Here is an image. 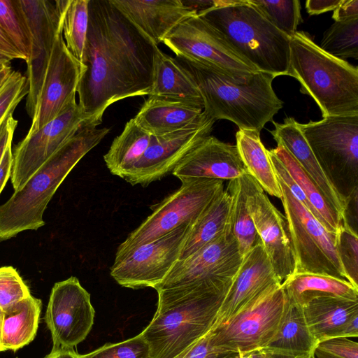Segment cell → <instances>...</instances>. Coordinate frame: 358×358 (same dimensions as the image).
Returning a JSON list of instances; mask_svg holds the SVG:
<instances>
[{
	"instance_id": "obj_1",
	"label": "cell",
	"mask_w": 358,
	"mask_h": 358,
	"mask_svg": "<svg viewBox=\"0 0 358 358\" xmlns=\"http://www.w3.org/2000/svg\"><path fill=\"white\" fill-rule=\"evenodd\" d=\"M157 45L110 2L90 0L89 25L77 93L87 122L99 126L108 107L149 95Z\"/></svg>"
},
{
	"instance_id": "obj_2",
	"label": "cell",
	"mask_w": 358,
	"mask_h": 358,
	"mask_svg": "<svg viewBox=\"0 0 358 358\" xmlns=\"http://www.w3.org/2000/svg\"><path fill=\"white\" fill-rule=\"evenodd\" d=\"M231 283L203 281L157 291V311L141 333L152 358H175L207 334Z\"/></svg>"
},
{
	"instance_id": "obj_3",
	"label": "cell",
	"mask_w": 358,
	"mask_h": 358,
	"mask_svg": "<svg viewBox=\"0 0 358 358\" xmlns=\"http://www.w3.org/2000/svg\"><path fill=\"white\" fill-rule=\"evenodd\" d=\"M110 129L85 122L10 198L0 206V241L45 224L43 213L52 196L78 162Z\"/></svg>"
},
{
	"instance_id": "obj_4",
	"label": "cell",
	"mask_w": 358,
	"mask_h": 358,
	"mask_svg": "<svg viewBox=\"0 0 358 358\" xmlns=\"http://www.w3.org/2000/svg\"><path fill=\"white\" fill-rule=\"evenodd\" d=\"M192 74L203 102L204 114L227 120L239 129L259 132L282 107L272 87L274 76L261 71L245 83H238L219 69L179 59Z\"/></svg>"
},
{
	"instance_id": "obj_5",
	"label": "cell",
	"mask_w": 358,
	"mask_h": 358,
	"mask_svg": "<svg viewBox=\"0 0 358 358\" xmlns=\"http://www.w3.org/2000/svg\"><path fill=\"white\" fill-rule=\"evenodd\" d=\"M287 76L312 97L322 117L358 115V69L317 45L305 31L290 38Z\"/></svg>"
},
{
	"instance_id": "obj_6",
	"label": "cell",
	"mask_w": 358,
	"mask_h": 358,
	"mask_svg": "<svg viewBox=\"0 0 358 358\" xmlns=\"http://www.w3.org/2000/svg\"><path fill=\"white\" fill-rule=\"evenodd\" d=\"M197 14L258 71L275 77L287 76L290 38L272 24L249 0H224L223 4Z\"/></svg>"
},
{
	"instance_id": "obj_7",
	"label": "cell",
	"mask_w": 358,
	"mask_h": 358,
	"mask_svg": "<svg viewBox=\"0 0 358 358\" xmlns=\"http://www.w3.org/2000/svg\"><path fill=\"white\" fill-rule=\"evenodd\" d=\"M297 125L328 180L345 203L358 190V115L326 117Z\"/></svg>"
},
{
	"instance_id": "obj_8",
	"label": "cell",
	"mask_w": 358,
	"mask_h": 358,
	"mask_svg": "<svg viewBox=\"0 0 358 358\" xmlns=\"http://www.w3.org/2000/svg\"><path fill=\"white\" fill-rule=\"evenodd\" d=\"M287 298L281 284L208 332L211 350L218 354H238L264 348L280 325Z\"/></svg>"
},
{
	"instance_id": "obj_9",
	"label": "cell",
	"mask_w": 358,
	"mask_h": 358,
	"mask_svg": "<svg viewBox=\"0 0 358 358\" xmlns=\"http://www.w3.org/2000/svg\"><path fill=\"white\" fill-rule=\"evenodd\" d=\"M180 187L152 207V213L118 247L115 256L151 242L174 229L192 224L224 190L223 180L187 178Z\"/></svg>"
},
{
	"instance_id": "obj_10",
	"label": "cell",
	"mask_w": 358,
	"mask_h": 358,
	"mask_svg": "<svg viewBox=\"0 0 358 358\" xmlns=\"http://www.w3.org/2000/svg\"><path fill=\"white\" fill-rule=\"evenodd\" d=\"M277 179L294 252V273L327 275L347 280L336 250V233L327 231Z\"/></svg>"
},
{
	"instance_id": "obj_11",
	"label": "cell",
	"mask_w": 358,
	"mask_h": 358,
	"mask_svg": "<svg viewBox=\"0 0 358 358\" xmlns=\"http://www.w3.org/2000/svg\"><path fill=\"white\" fill-rule=\"evenodd\" d=\"M163 43L178 59L219 69L238 83H248L258 71L238 55L220 33L197 13L180 23Z\"/></svg>"
},
{
	"instance_id": "obj_12",
	"label": "cell",
	"mask_w": 358,
	"mask_h": 358,
	"mask_svg": "<svg viewBox=\"0 0 358 358\" xmlns=\"http://www.w3.org/2000/svg\"><path fill=\"white\" fill-rule=\"evenodd\" d=\"M189 227H178L158 239L115 256L110 275L124 287L156 289L179 260Z\"/></svg>"
},
{
	"instance_id": "obj_13",
	"label": "cell",
	"mask_w": 358,
	"mask_h": 358,
	"mask_svg": "<svg viewBox=\"0 0 358 358\" xmlns=\"http://www.w3.org/2000/svg\"><path fill=\"white\" fill-rule=\"evenodd\" d=\"M71 0H18L31 38V52L27 62L28 94L26 110L32 119L37 99L57 34Z\"/></svg>"
},
{
	"instance_id": "obj_14",
	"label": "cell",
	"mask_w": 358,
	"mask_h": 358,
	"mask_svg": "<svg viewBox=\"0 0 358 358\" xmlns=\"http://www.w3.org/2000/svg\"><path fill=\"white\" fill-rule=\"evenodd\" d=\"M94 315L90 294L76 277L56 282L44 317L52 348H73L83 341L92 328Z\"/></svg>"
},
{
	"instance_id": "obj_15",
	"label": "cell",
	"mask_w": 358,
	"mask_h": 358,
	"mask_svg": "<svg viewBox=\"0 0 358 358\" xmlns=\"http://www.w3.org/2000/svg\"><path fill=\"white\" fill-rule=\"evenodd\" d=\"M87 122L76 100L37 131L27 134L14 149L10 179L15 191Z\"/></svg>"
},
{
	"instance_id": "obj_16",
	"label": "cell",
	"mask_w": 358,
	"mask_h": 358,
	"mask_svg": "<svg viewBox=\"0 0 358 358\" xmlns=\"http://www.w3.org/2000/svg\"><path fill=\"white\" fill-rule=\"evenodd\" d=\"M255 230L282 282L294 273L295 262L285 217L248 173L240 178Z\"/></svg>"
},
{
	"instance_id": "obj_17",
	"label": "cell",
	"mask_w": 358,
	"mask_h": 358,
	"mask_svg": "<svg viewBox=\"0 0 358 358\" xmlns=\"http://www.w3.org/2000/svg\"><path fill=\"white\" fill-rule=\"evenodd\" d=\"M242 259L230 227L194 253L178 260L155 290L203 281L231 282Z\"/></svg>"
},
{
	"instance_id": "obj_18",
	"label": "cell",
	"mask_w": 358,
	"mask_h": 358,
	"mask_svg": "<svg viewBox=\"0 0 358 358\" xmlns=\"http://www.w3.org/2000/svg\"><path fill=\"white\" fill-rule=\"evenodd\" d=\"M83 64L69 52L62 31L55 38L27 134L41 129L76 100Z\"/></svg>"
},
{
	"instance_id": "obj_19",
	"label": "cell",
	"mask_w": 358,
	"mask_h": 358,
	"mask_svg": "<svg viewBox=\"0 0 358 358\" xmlns=\"http://www.w3.org/2000/svg\"><path fill=\"white\" fill-rule=\"evenodd\" d=\"M215 122L208 117L180 130L151 135L145 153L124 180L132 185L146 187L166 177L192 149L210 135Z\"/></svg>"
},
{
	"instance_id": "obj_20",
	"label": "cell",
	"mask_w": 358,
	"mask_h": 358,
	"mask_svg": "<svg viewBox=\"0 0 358 358\" xmlns=\"http://www.w3.org/2000/svg\"><path fill=\"white\" fill-rule=\"evenodd\" d=\"M281 283L259 238L256 244L243 256L240 267L223 300L213 327L226 322L250 303Z\"/></svg>"
},
{
	"instance_id": "obj_21",
	"label": "cell",
	"mask_w": 358,
	"mask_h": 358,
	"mask_svg": "<svg viewBox=\"0 0 358 358\" xmlns=\"http://www.w3.org/2000/svg\"><path fill=\"white\" fill-rule=\"evenodd\" d=\"M236 145L209 135L180 161L172 172L180 180L187 178L231 180L247 173Z\"/></svg>"
},
{
	"instance_id": "obj_22",
	"label": "cell",
	"mask_w": 358,
	"mask_h": 358,
	"mask_svg": "<svg viewBox=\"0 0 358 358\" xmlns=\"http://www.w3.org/2000/svg\"><path fill=\"white\" fill-rule=\"evenodd\" d=\"M148 40L158 46L196 11L181 0H109Z\"/></svg>"
},
{
	"instance_id": "obj_23",
	"label": "cell",
	"mask_w": 358,
	"mask_h": 358,
	"mask_svg": "<svg viewBox=\"0 0 358 358\" xmlns=\"http://www.w3.org/2000/svg\"><path fill=\"white\" fill-rule=\"evenodd\" d=\"M208 118L203 108L185 101L149 96L133 118L150 135L166 134Z\"/></svg>"
},
{
	"instance_id": "obj_24",
	"label": "cell",
	"mask_w": 358,
	"mask_h": 358,
	"mask_svg": "<svg viewBox=\"0 0 358 358\" xmlns=\"http://www.w3.org/2000/svg\"><path fill=\"white\" fill-rule=\"evenodd\" d=\"M273 123L274 129L270 131V133L274 140L287 150L343 219L345 203L333 187L320 166L299 128L297 122L292 117H287L283 123L275 122Z\"/></svg>"
},
{
	"instance_id": "obj_25",
	"label": "cell",
	"mask_w": 358,
	"mask_h": 358,
	"mask_svg": "<svg viewBox=\"0 0 358 358\" xmlns=\"http://www.w3.org/2000/svg\"><path fill=\"white\" fill-rule=\"evenodd\" d=\"M148 96L179 100L203 109V102L197 84L180 62L155 48L152 85Z\"/></svg>"
},
{
	"instance_id": "obj_26",
	"label": "cell",
	"mask_w": 358,
	"mask_h": 358,
	"mask_svg": "<svg viewBox=\"0 0 358 358\" xmlns=\"http://www.w3.org/2000/svg\"><path fill=\"white\" fill-rule=\"evenodd\" d=\"M306 323L317 342L345 337L350 321L358 317V300L337 297L315 298L302 306Z\"/></svg>"
},
{
	"instance_id": "obj_27",
	"label": "cell",
	"mask_w": 358,
	"mask_h": 358,
	"mask_svg": "<svg viewBox=\"0 0 358 358\" xmlns=\"http://www.w3.org/2000/svg\"><path fill=\"white\" fill-rule=\"evenodd\" d=\"M232 198L224 189L190 224L180 259L194 253L231 227Z\"/></svg>"
},
{
	"instance_id": "obj_28",
	"label": "cell",
	"mask_w": 358,
	"mask_h": 358,
	"mask_svg": "<svg viewBox=\"0 0 358 358\" xmlns=\"http://www.w3.org/2000/svg\"><path fill=\"white\" fill-rule=\"evenodd\" d=\"M289 301L301 306L321 296H337L358 300V289L348 281L333 276L294 273L281 283Z\"/></svg>"
},
{
	"instance_id": "obj_29",
	"label": "cell",
	"mask_w": 358,
	"mask_h": 358,
	"mask_svg": "<svg viewBox=\"0 0 358 358\" xmlns=\"http://www.w3.org/2000/svg\"><path fill=\"white\" fill-rule=\"evenodd\" d=\"M42 303L31 295L3 312L0 351H16L35 338Z\"/></svg>"
},
{
	"instance_id": "obj_30",
	"label": "cell",
	"mask_w": 358,
	"mask_h": 358,
	"mask_svg": "<svg viewBox=\"0 0 358 358\" xmlns=\"http://www.w3.org/2000/svg\"><path fill=\"white\" fill-rule=\"evenodd\" d=\"M236 146L248 174L253 177L262 189L280 199L282 196L276 175L268 150L255 130L238 129Z\"/></svg>"
},
{
	"instance_id": "obj_31",
	"label": "cell",
	"mask_w": 358,
	"mask_h": 358,
	"mask_svg": "<svg viewBox=\"0 0 358 358\" xmlns=\"http://www.w3.org/2000/svg\"><path fill=\"white\" fill-rule=\"evenodd\" d=\"M317 343L306 323L302 306L287 299L279 329L263 349L269 352L313 354Z\"/></svg>"
},
{
	"instance_id": "obj_32",
	"label": "cell",
	"mask_w": 358,
	"mask_h": 358,
	"mask_svg": "<svg viewBox=\"0 0 358 358\" xmlns=\"http://www.w3.org/2000/svg\"><path fill=\"white\" fill-rule=\"evenodd\" d=\"M150 136L133 118L129 120L103 156L110 172L124 179L145 153Z\"/></svg>"
},
{
	"instance_id": "obj_33",
	"label": "cell",
	"mask_w": 358,
	"mask_h": 358,
	"mask_svg": "<svg viewBox=\"0 0 358 358\" xmlns=\"http://www.w3.org/2000/svg\"><path fill=\"white\" fill-rule=\"evenodd\" d=\"M271 151L279 159L325 223L327 231L336 233L343 219L328 201L315 182L303 171L295 159L280 143Z\"/></svg>"
},
{
	"instance_id": "obj_34",
	"label": "cell",
	"mask_w": 358,
	"mask_h": 358,
	"mask_svg": "<svg viewBox=\"0 0 358 358\" xmlns=\"http://www.w3.org/2000/svg\"><path fill=\"white\" fill-rule=\"evenodd\" d=\"M227 188L231 198V229L240 253L243 256L259 240L246 204V197L240 178L229 180Z\"/></svg>"
},
{
	"instance_id": "obj_35",
	"label": "cell",
	"mask_w": 358,
	"mask_h": 358,
	"mask_svg": "<svg viewBox=\"0 0 358 358\" xmlns=\"http://www.w3.org/2000/svg\"><path fill=\"white\" fill-rule=\"evenodd\" d=\"M320 47L342 60L358 59V17L334 22L324 32Z\"/></svg>"
},
{
	"instance_id": "obj_36",
	"label": "cell",
	"mask_w": 358,
	"mask_h": 358,
	"mask_svg": "<svg viewBox=\"0 0 358 358\" xmlns=\"http://www.w3.org/2000/svg\"><path fill=\"white\" fill-rule=\"evenodd\" d=\"M89 3L90 0H71L62 24L66 48L80 63L89 25Z\"/></svg>"
},
{
	"instance_id": "obj_37",
	"label": "cell",
	"mask_w": 358,
	"mask_h": 358,
	"mask_svg": "<svg viewBox=\"0 0 358 358\" xmlns=\"http://www.w3.org/2000/svg\"><path fill=\"white\" fill-rule=\"evenodd\" d=\"M0 27L27 62L31 52V38L18 0H0Z\"/></svg>"
},
{
	"instance_id": "obj_38",
	"label": "cell",
	"mask_w": 358,
	"mask_h": 358,
	"mask_svg": "<svg viewBox=\"0 0 358 358\" xmlns=\"http://www.w3.org/2000/svg\"><path fill=\"white\" fill-rule=\"evenodd\" d=\"M282 33L291 38L303 20L298 0H249Z\"/></svg>"
},
{
	"instance_id": "obj_39",
	"label": "cell",
	"mask_w": 358,
	"mask_h": 358,
	"mask_svg": "<svg viewBox=\"0 0 358 358\" xmlns=\"http://www.w3.org/2000/svg\"><path fill=\"white\" fill-rule=\"evenodd\" d=\"M336 250L346 280L358 289V236L343 222L336 232Z\"/></svg>"
},
{
	"instance_id": "obj_40",
	"label": "cell",
	"mask_w": 358,
	"mask_h": 358,
	"mask_svg": "<svg viewBox=\"0 0 358 358\" xmlns=\"http://www.w3.org/2000/svg\"><path fill=\"white\" fill-rule=\"evenodd\" d=\"M80 358H152L150 346L141 334L117 343H106Z\"/></svg>"
},
{
	"instance_id": "obj_41",
	"label": "cell",
	"mask_w": 358,
	"mask_h": 358,
	"mask_svg": "<svg viewBox=\"0 0 358 358\" xmlns=\"http://www.w3.org/2000/svg\"><path fill=\"white\" fill-rule=\"evenodd\" d=\"M28 84L25 76L13 70L0 90V127L13 114L20 102L27 96Z\"/></svg>"
},
{
	"instance_id": "obj_42",
	"label": "cell",
	"mask_w": 358,
	"mask_h": 358,
	"mask_svg": "<svg viewBox=\"0 0 358 358\" xmlns=\"http://www.w3.org/2000/svg\"><path fill=\"white\" fill-rule=\"evenodd\" d=\"M30 295L28 287L13 267H0V308L3 312Z\"/></svg>"
},
{
	"instance_id": "obj_43",
	"label": "cell",
	"mask_w": 358,
	"mask_h": 358,
	"mask_svg": "<svg viewBox=\"0 0 358 358\" xmlns=\"http://www.w3.org/2000/svg\"><path fill=\"white\" fill-rule=\"evenodd\" d=\"M315 358H358V343L348 338L335 337L319 341Z\"/></svg>"
},
{
	"instance_id": "obj_44",
	"label": "cell",
	"mask_w": 358,
	"mask_h": 358,
	"mask_svg": "<svg viewBox=\"0 0 358 358\" xmlns=\"http://www.w3.org/2000/svg\"><path fill=\"white\" fill-rule=\"evenodd\" d=\"M220 355L211 350L208 333L175 358H219Z\"/></svg>"
},
{
	"instance_id": "obj_45",
	"label": "cell",
	"mask_w": 358,
	"mask_h": 358,
	"mask_svg": "<svg viewBox=\"0 0 358 358\" xmlns=\"http://www.w3.org/2000/svg\"><path fill=\"white\" fill-rule=\"evenodd\" d=\"M17 125V120L10 115L0 127V163L6 147L13 141Z\"/></svg>"
},
{
	"instance_id": "obj_46",
	"label": "cell",
	"mask_w": 358,
	"mask_h": 358,
	"mask_svg": "<svg viewBox=\"0 0 358 358\" xmlns=\"http://www.w3.org/2000/svg\"><path fill=\"white\" fill-rule=\"evenodd\" d=\"M355 17H358V0H342L332 15L335 22Z\"/></svg>"
},
{
	"instance_id": "obj_47",
	"label": "cell",
	"mask_w": 358,
	"mask_h": 358,
	"mask_svg": "<svg viewBox=\"0 0 358 358\" xmlns=\"http://www.w3.org/2000/svg\"><path fill=\"white\" fill-rule=\"evenodd\" d=\"M342 0H308L306 8L309 15H319L335 10Z\"/></svg>"
},
{
	"instance_id": "obj_48",
	"label": "cell",
	"mask_w": 358,
	"mask_h": 358,
	"mask_svg": "<svg viewBox=\"0 0 358 358\" xmlns=\"http://www.w3.org/2000/svg\"><path fill=\"white\" fill-rule=\"evenodd\" d=\"M12 142L6 148L0 163V194L10 178L13 165Z\"/></svg>"
},
{
	"instance_id": "obj_49",
	"label": "cell",
	"mask_w": 358,
	"mask_h": 358,
	"mask_svg": "<svg viewBox=\"0 0 358 358\" xmlns=\"http://www.w3.org/2000/svg\"><path fill=\"white\" fill-rule=\"evenodd\" d=\"M0 50L8 55L12 59H23L25 57L16 49L12 42L0 27Z\"/></svg>"
},
{
	"instance_id": "obj_50",
	"label": "cell",
	"mask_w": 358,
	"mask_h": 358,
	"mask_svg": "<svg viewBox=\"0 0 358 358\" xmlns=\"http://www.w3.org/2000/svg\"><path fill=\"white\" fill-rule=\"evenodd\" d=\"M44 358H80L73 348H52L51 352Z\"/></svg>"
},
{
	"instance_id": "obj_51",
	"label": "cell",
	"mask_w": 358,
	"mask_h": 358,
	"mask_svg": "<svg viewBox=\"0 0 358 358\" xmlns=\"http://www.w3.org/2000/svg\"><path fill=\"white\" fill-rule=\"evenodd\" d=\"M268 352L267 358H315L314 354H292L280 352Z\"/></svg>"
},
{
	"instance_id": "obj_52",
	"label": "cell",
	"mask_w": 358,
	"mask_h": 358,
	"mask_svg": "<svg viewBox=\"0 0 358 358\" xmlns=\"http://www.w3.org/2000/svg\"><path fill=\"white\" fill-rule=\"evenodd\" d=\"M13 71L12 67L10 64L5 65L0 71V90L6 82L10 75Z\"/></svg>"
},
{
	"instance_id": "obj_53",
	"label": "cell",
	"mask_w": 358,
	"mask_h": 358,
	"mask_svg": "<svg viewBox=\"0 0 358 358\" xmlns=\"http://www.w3.org/2000/svg\"><path fill=\"white\" fill-rule=\"evenodd\" d=\"M13 59L3 52L0 50V64H9Z\"/></svg>"
},
{
	"instance_id": "obj_54",
	"label": "cell",
	"mask_w": 358,
	"mask_h": 358,
	"mask_svg": "<svg viewBox=\"0 0 358 358\" xmlns=\"http://www.w3.org/2000/svg\"><path fill=\"white\" fill-rule=\"evenodd\" d=\"M3 314V312L1 310V308H0V348H1V327H2Z\"/></svg>"
},
{
	"instance_id": "obj_55",
	"label": "cell",
	"mask_w": 358,
	"mask_h": 358,
	"mask_svg": "<svg viewBox=\"0 0 358 358\" xmlns=\"http://www.w3.org/2000/svg\"><path fill=\"white\" fill-rule=\"evenodd\" d=\"M6 65V64H0V71L3 69V67Z\"/></svg>"
},
{
	"instance_id": "obj_56",
	"label": "cell",
	"mask_w": 358,
	"mask_h": 358,
	"mask_svg": "<svg viewBox=\"0 0 358 358\" xmlns=\"http://www.w3.org/2000/svg\"><path fill=\"white\" fill-rule=\"evenodd\" d=\"M15 358H18V357H15Z\"/></svg>"
}]
</instances>
